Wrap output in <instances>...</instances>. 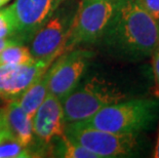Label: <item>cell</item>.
Returning a JSON list of instances; mask_svg holds the SVG:
<instances>
[{
	"label": "cell",
	"instance_id": "11",
	"mask_svg": "<svg viewBox=\"0 0 159 158\" xmlns=\"http://www.w3.org/2000/svg\"><path fill=\"white\" fill-rule=\"evenodd\" d=\"M2 110L6 125L18 140V142L31 151L34 157H37L32 117L25 112L18 100L8 101L6 105L2 106Z\"/></svg>",
	"mask_w": 159,
	"mask_h": 158
},
{
	"label": "cell",
	"instance_id": "7",
	"mask_svg": "<svg viewBox=\"0 0 159 158\" xmlns=\"http://www.w3.org/2000/svg\"><path fill=\"white\" fill-rule=\"evenodd\" d=\"M94 52L75 47L66 50L48 67V93L63 101L81 82Z\"/></svg>",
	"mask_w": 159,
	"mask_h": 158
},
{
	"label": "cell",
	"instance_id": "16",
	"mask_svg": "<svg viewBox=\"0 0 159 158\" xmlns=\"http://www.w3.org/2000/svg\"><path fill=\"white\" fill-rule=\"evenodd\" d=\"M16 22L11 6L0 7V38L16 40ZM20 43V42H19Z\"/></svg>",
	"mask_w": 159,
	"mask_h": 158
},
{
	"label": "cell",
	"instance_id": "8",
	"mask_svg": "<svg viewBox=\"0 0 159 158\" xmlns=\"http://www.w3.org/2000/svg\"><path fill=\"white\" fill-rule=\"evenodd\" d=\"M37 157L48 156L50 144L65 134L66 121L62 101L48 93L32 117Z\"/></svg>",
	"mask_w": 159,
	"mask_h": 158
},
{
	"label": "cell",
	"instance_id": "3",
	"mask_svg": "<svg viewBox=\"0 0 159 158\" xmlns=\"http://www.w3.org/2000/svg\"><path fill=\"white\" fill-rule=\"evenodd\" d=\"M125 99L126 93L113 82L100 76L90 77L62 101L66 124L83 121L104 107Z\"/></svg>",
	"mask_w": 159,
	"mask_h": 158
},
{
	"label": "cell",
	"instance_id": "6",
	"mask_svg": "<svg viewBox=\"0 0 159 158\" xmlns=\"http://www.w3.org/2000/svg\"><path fill=\"white\" fill-rule=\"evenodd\" d=\"M65 136L99 158L131 156L139 147L138 134L114 133L77 123H67Z\"/></svg>",
	"mask_w": 159,
	"mask_h": 158
},
{
	"label": "cell",
	"instance_id": "10",
	"mask_svg": "<svg viewBox=\"0 0 159 158\" xmlns=\"http://www.w3.org/2000/svg\"><path fill=\"white\" fill-rule=\"evenodd\" d=\"M49 62L34 60L24 65L0 66V100H18L50 66Z\"/></svg>",
	"mask_w": 159,
	"mask_h": 158
},
{
	"label": "cell",
	"instance_id": "5",
	"mask_svg": "<svg viewBox=\"0 0 159 158\" xmlns=\"http://www.w3.org/2000/svg\"><path fill=\"white\" fill-rule=\"evenodd\" d=\"M78 3V0H65L35 33L29 47L35 60L52 63L64 52Z\"/></svg>",
	"mask_w": 159,
	"mask_h": 158
},
{
	"label": "cell",
	"instance_id": "19",
	"mask_svg": "<svg viewBox=\"0 0 159 158\" xmlns=\"http://www.w3.org/2000/svg\"><path fill=\"white\" fill-rule=\"evenodd\" d=\"M15 43H19V42L15 41V40H11V39L0 38V52H1L5 47H7V46L11 45V44H15ZM21 44H22V43H21Z\"/></svg>",
	"mask_w": 159,
	"mask_h": 158
},
{
	"label": "cell",
	"instance_id": "2",
	"mask_svg": "<svg viewBox=\"0 0 159 158\" xmlns=\"http://www.w3.org/2000/svg\"><path fill=\"white\" fill-rule=\"evenodd\" d=\"M158 115V99H125L104 107L83 121L74 123L114 133L139 136L154 125Z\"/></svg>",
	"mask_w": 159,
	"mask_h": 158
},
{
	"label": "cell",
	"instance_id": "4",
	"mask_svg": "<svg viewBox=\"0 0 159 158\" xmlns=\"http://www.w3.org/2000/svg\"><path fill=\"white\" fill-rule=\"evenodd\" d=\"M117 5L118 0H79L64 52L99 42Z\"/></svg>",
	"mask_w": 159,
	"mask_h": 158
},
{
	"label": "cell",
	"instance_id": "1",
	"mask_svg": "<svg viewBox=\"0 0 159 158\" xmlns=\"http://www.w3.org/2000/svg\"><path fill=\"white\" fill-rule=\"evenodd\" d=\"M99 41L110 55L125 61H141L159 44V25L140 0H118L110 24Z\"/></svg>",
	"mask_w": 159,
	"mask_h": 158
},
{
	"label": "cell",
	"instance_id": "9",
	"mask_svg": "<svg viewBox=\"0 0 159 158\" xmlns=\"http://www.w3.org/2000/svg\"><path fill=\"white\" fill-rule=\"evenodd\" d=\"M65 0H15L11 4L16 22V40L30 42L35 33Z\"/></svg>",
	"mask_w": 159,
	"mask_h": 158
},
{
	"label": "cell",
	"instance_id": "20",
	"mask_svg": "<svg viewBox=\"0 0 159 158\" xmlns=\"http://www.w3.org/2000/svg\"><path fill=\"white\" fill-rule=\"evenodd\" d=\"M155 158H159V133H158V138H157V142H156V147H155L154 151V155Z\"/></svg>",
	"mask_w": 159,
	"mask_h": 158
},
{
	"label": "cell",
	"instance_id": "13",
	"mask_svg": "<svg viewBox=\"0 0 159 158\" xmlns=\"http://www.w3.org/2000/svg\"><path fill=\"white\" fill-rule=\"evenodd\" d=\"M32 152L18 142L6 125L2 107H0V158H31Z\"/></svg>",
	"mask_w": 159,
	"mask_h": 158
},
{
	"label": "cell",
	"instance_id": "17",
	"mask_svg": "<svg viewBox=\"0 0 159 158\" xmlns=\"http://www.w3.org/2000/svg\"><path fill=\"white\" fill-rule=\"evenodd\" d=\"M140 2L146 11L159 25V0H140Z\"/></svg>",
	"mask_w": 159,
	"mask_h": 158
},
{
	"label": "cell",
	"instance_id": "21",
	"mask_svg": "<svg viewBox=\"0 0 159 158\" xmlns=\"http://www.w3.org/2000/svg\"><path fill=\"white\" fill-rule=\"evenodd\" d=\"M11 0H0V7H3L4 5H6Z\"/></svg>",
	"mask_w": 159,
	"mask_h": 158
},
{
	"label": "cell",
	"instance_id": "15",
	"mask_svg": "<svg viewBox=\"0 0 159 158\" xmlns=\"http://www.w3.org/2000/svg\"><path fill=\"white\" fill-rule=\"evenodd\" d=\"M31 50L21 43H15L5 47L0 52L1 65H24L34 61Z\"/></svg>",
	"mask_w": 159,
	"mask_h": 158
},
{
	"label": "cell",
	"instance_id": "18",
	"mask_svg": "<svg viewBox=\"0 0 159 158\" xmlns=\"http://www.w3.org/2000/svg\"><path fill=\"white\" fill-rule=\"evenodd\" d=\"M152 56V67H153V73L155 77V83H156V89L159 95V44L154 49Z\"/></svg>",
	"mask_w": 159,
	"mask_h": 158
},
{
	"label": "cell",
	"instance_id": "14",
	"mask_svg": "<svg viewBox=\"0 0 159 158\" xmlns=\"http://www.w3.org/2000/svg\"><path fill=\"white\" fill-rule=\"evenodd\" d=\"M48 156L61 158H99L97 154L68 139L65 134L52 141L48 149Z\"/></svg>",
	"mask_w": 159,
	"mask_h": 158
},
{
	"label": "cell",
	"instance_id": "12",
	"mask_svg": "<svg viewBox=\"0 0 159 158\" xmlns=\"http://www.w3.org/2000/svg\"><path fill=\"white\" fill-rule=\"evenodd\" d=\"M48 79L49 71L47 68L45 72L18 99L20 105L30 117H33L36 110L48 95Z\"/></svg>",
	"mask_w": 159,
	"mask_h": 158
}]
</instances>
